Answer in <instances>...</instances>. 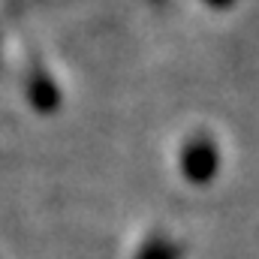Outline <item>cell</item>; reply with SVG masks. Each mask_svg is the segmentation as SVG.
<instances>
[{
  "label": "cell",
  "mask_w": 259,
  "mask_h": 259,
  "mask_svg": "<svg viewBox=\"0 0 259 259\" xmlns=\"http://www.w3.org/2000/svg\"><path fill=\"white\" fill-rule=\"evenodd\" d=\"M139 259H181V244L175 238H151Z\"/></svg>",
  "instance_id": "obj_2"
},
{
  "label": "cell",
  "mask_w": 259,
  "mask_h": 259,
  "mask_svg": "<svg viewBox=\"0 0 259 259\" xmlns=\"http://www.w3.org/2000/svg\"><path fill=\"white\" fill-rule=\"evenodd\" d=\"M217 166H220V151L205 133H196L184 142V148H181V172H184V178L190 184H208L217 175Z\"/></svg>",
  "instance_id": "obj_1"
}]
</instances>
